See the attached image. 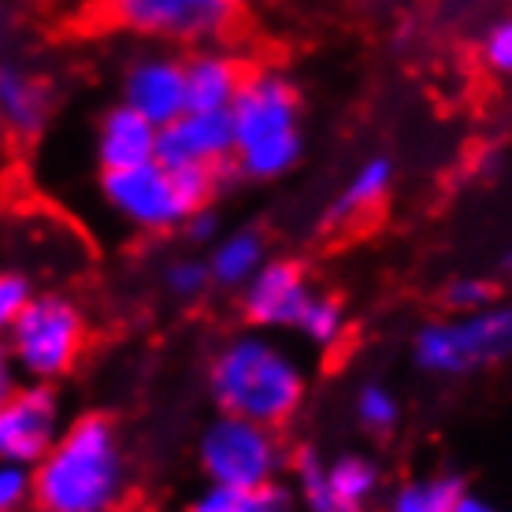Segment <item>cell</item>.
<instances>
[{
	"instance_id": "obj_30",
	"label": "cell",
	"mask_w": 512,
	"mask_h": 512,
	"mask_svg": "<svg viewBox=\"0 0 512 512\" xmlns=\"http://www.w3.org/2000/svg\"><path fill=\"white\" fill-rule=\"evenodd\" d=\"M15 386H19V372H15L12 357H8V349H4V342H0V401L12 394Z\"/></svg>"
},
{
	"instance_id": "obj_17",
	"label": "cell",
	"mask_w": 512,
	"mask_h": 512,
	"mask_svg": "<svg viewBox=\"0 0 512 512\" xmlns=\"http://www.w3.org/2000/svg\"><path fill=\"white\" fill-rule=\"evenodd\" d=\"M390 190H394V164L386 156H368L338 186V193L327 205V219L331 223H357V219L372 216Z\"/></svg>"
},
{
	"instance_id": "obj_1",
	"label": "cell",
	"mask_w": 512,
	"mask_h": 512,
	"mask_svg": "<svg viewBox=\"0 0 512 512\" xmlns=\"http://www.w3.org/2000/svg\"><path fill=\"white\" fill-rule=\"evenodd\" d=\"M30 472L34 512H116L130 487L119 427L101 412L67 420L64 435Z\"/></svg>"
},
{
	"instance_id": "obj_26",
	"label": "cell",
	"mask_w": 512,
	"mask_h": 512,
	"mask_svg": "<svg viewBox=\"0 0 512 512\" xmlns=\"http://www.w3.org/2000/svg\"><path fill=\"white\" fill-rule=\"evenodd\" d=\"M498 301L494 294V282L483 279V275H457V279L446 286V305L449 312H475V308Z\"/></svg>"
},
{
	"instance_id": "obj_14",
	"label": "cell",
	"mask_w": 512,
	"mask_h": 512,
	"mask_svg": "<svg viewBox=\"0 0 512 512\" xmlns=\"http://www.w3.org/2000/svg\"><path fill=\"white\" fill-rule=\"evenodd\" d=\"M56 112V90L38 67L23 60H0V130L15 141L45 134Z\"/></svg>"
},
{
	"instance_id": "obj_8",
	"label": "cell",
	"mask_w": 512,
	"mask_h": 512,
	"mask_svg": "<svg viewBox=\"0 0 512 512\" xmlns=\"http://www.w3.org/2000/svg\"><path fill=\"white\" fill-rule=\"evenodd\" d=\"M197 468L216 487H271L290 468L279 427L216 412L197 435Z\"/></svg>"
},
{
	"instance_id": "obj_10",
	"label": "cell",
	"mask_w": 512,
	"mask_h": 512,
	"mask_svg": "<svg viewBox=\"0 0 512 512\" xmlns=\"http://www.w3.org/2000/svg\"><path fill=\"white\" fill-rule=\"evenodd\" d=\"M64 427V397L56 394V386L19 379V386L0 401V461L34 468L56 446Z\"/></svg>"
},
{
	"instance_id": "obj_11",
	"label": "cell",
	"mask_w": 512,
	"mask_h": 512,
	"mask_svg": "<svg viewBox=\"0 0 512 512\" xmlns=\"http://www.w3.org/2000/svg\"><path fill=\"white\" fill-rule=\"evenodd\" d=\"M242 316L253 331H297V323L305 316L308 301L316 297V286L308 279L305 264L275 256L264 260V268L245 282L242 290Z\"/></svg>"
},
{
	"instance_id": "obj_12",
	"label": "cell",
	"mask_w": 512,
	"mask_h": 512,
	"mask_svg": "<svg viewBox=\"0 0 512 512\" xmlns=\"http://www.w3.org/2000/svg\"><path fill=\"white\" fill-rule=\"evenodd\" d=\"M119 104L134 108L153 127H167L186 112V56L145 49L130 56L119 75Z\"/></svg>"
},
{
	"instance_id": "obj_32",
	"label": "cell",
	"mask_w": 512,
	"mask_h": 512,
	"mask_svg": "<svg viewBox=\"0 0 512 512\" xmlns=\"http://www.w3.org/2000/svg\"><path fill=\"white\" fill-rule=\"evenodd\" d=\"M505 264H509V268H512V245H509V253H505Z\"/></svg>"
},
{
	"instance_id": "obj_29",
	"label": "cell",
	"mask_w": 512,
	"mask_h": 512,
	"mask_svg": "<svg viewBox=\"0 0 512 512\" xmlns=\"http://www.w3.org/2000/svg\"><path fill=\"white\" fill-rule=\"evenodd\" d=\"M449 512H501V509L490 498H483V494H475V490L464 487L461 498L453 501V509H449Z\"/></svg>"
},
{
	"instance_id": "obj_31",
	"label": "cell",
	"mask_w": 512,
	"mask_h": 512,
	"mask_svg": "<svg viewBox=\"0 0 512 512\" xmlns=\"http://www.w3.org/2000/svg\"><path fill=\"white\" fill-rule=\"evenodd\" d=\"M4 19H8V15H4V0H0V38H4Z\"/></svg>"
},
{
	"instance_id": "obj_19",
	"label": "cell",
	"mask_w": 512,
	"mask_h": 512,
	"mask_svg": "<svg viewBox=\"0 0 512 512\" xmlns=\"http://www.w3.org/2000/svg\"><path fill=\"white\" fill-rule=\"evenodd\" d=\"M186 512H297V501L286 483H271V487L256 490L208 483L201 494H193Z\"/></svg>"
},
{
	"instance_id": "obj_3",
	"label": "cell",
	"mask_w": 512,
	"mask_h": 512,
	"mask_svg": "<svg viewBox=\"0 0 512 512\" xmlns=\"http://www.w3.org/2000/svg\"><path fill=\"white\" fill-rule=\"evenodd\" d=\"M231 171L245 182L286 179L305 156L301 90L279 67H249L242 90L227 108Z\"/></svg>"
},
{
	"instance_id": "obj_28",
	"label": "cell",
	"mask_w": 512,
	"mask_h": 512,
	"mask_svg": "<svg viewBox=\"0 0 512 512\" xmlns=\"http://www.w3.org/2000/svg\"><path fill=\"white\" fill-rule=\"evenodd\" d=\"M182 231H186V238H190L193 245H212L219 238V219L212 216V208H201V212H193L190 219H186V227H182Z\"/></svg>"
},
{
	"instance_id": "obj_20",
	"label": "cell",
	"mask_w": 512,
	"mask_h": 512,
	"mask_svg": "<svg viewBox=\"0 0 512 512\" xmlns=\"http://www.w3.org/2000/svg\"><path fill=\"white\" fill-rule=\"evenodd\" d=\"M461 490L464 483L453 472L416 475V479H405L401 487H394L383 512H449L453 501L461 498Z\"/></svg>"
},
{
	"instance_id": "obj_22",
	"label": "cell",
	"mask_w": 512,
	"mask_h": 512,
	"mask_svg": "<svg viewBox=\"0 0 512 512\" xmlns=\"http://www.w3.org/2000/svg\"><path fill=\"white\" fill-rule=\"evenodd\" d=\"M353 416H357L360 431L375 438H386L397 431L401 423V401L386 383H360L353 394Z\"/></svg>"
},
{
	"instance_id": "obj_9",
	"label": "cell",
	"mask_w": 512,
	"mask_h": 512,
	"mask_svg": "<svg viewBox=\"0 0 512 512\" xmlns=\"http://www.w3.org/2000/svg\"><path fill=\"white\" fill-rule=\"evenodd\" d=\"M290 475L301 512H372L383 494V468L368 453L323 457L316 449H301Z\"/></svg>"
},
{
	"instance_id": "obj_4",
	"label": "cell",
	"mask_w": 512,
	"mask_h": 512,
	"mask_svg": "<svg viewBox=\"0 0 512 512\" xmlns=\"http://www.w3.org/2000/svg\"><path fill=\"white\" fill-rule=\"evenodd\" d=\"M219 190L216 171L201 167H175L160 156L123 171H101L104 208L141 234H171L182 231L193 212L208 208Z\"/></svg>"
},
{
	"instance_id": "obj_24",
	"label": "cell",
	"mask_w": 512,
	"mask_h": 512,
	"mask_svg": "<svg viewBox=\"0 0 512 512\" xmlns=\"http://www.w3.org/2000/svg\"><path fill=\"white\" fill-rule=\"evenodd\" d=\"M38 294L30 275L19 268H0V342L8 338V331L15 327L19 312L30 305V297Z\"/></svg>"
},
{
	"instance_id": "obj_27",
	"label": "cell",
	"mask_w": 512,
	"mask_h": 512,
	"mask_svg": "<svg viewBox=\"0 0 512 512\" xmlns=\"http://www.w3.org/2000/svg\"><path fill=\"white\" fill-rule=\"evenodd\" d=\"M479 52H483V64H487L490 71L512 75V15H505V19L487 26Z\"/></svg>"
},
{
	"instance_id": "obj_25",
	"label": "cell",
	"mask_w": 512,
	"mask_h": 512,
	"mask_svg": "<svg viewBox=\"0 0 512 512\" xmlns=\"http://www.w3.org/2000/svg\"><path fill=\"white\" fill-rule=\"evenodd\" d=\"M34 509V472L23 464L0 461V512Z\"/></svg>"
},
{
	"instance_id": "obj_5",
	"label": "cell",
	"mask_w": 512,
	"mask_h": 512,
	"mask_svg": "<svg viewBox=\"0 0 512 512\" xmlns=\"http://www.w3.org/2000/svg\"><path fill=\"white\" fill-rule=\"evenodd\" d=\"M512 360V301L449 312L412 334V364L435 379H461Z\"/></svg>"
},
{
	"instance_id": "obj_2",
	"label": "cell",
	"mask_w": 512,
	"mask_h": 512,
	"mask_svg": "<svg viewBox=\"0 0 512 512\" xmlns=\"http://www.w3.org/2000/svg\"><path fill=\"white\" fill-rule=\"evenodd\" d=\"M208 394L219 412L286 427L308 394L301 357L268 331L231 334L208 360Z\"/></svg>"
},
{
	"instance_id": "obj_18",
	"label": "cell",
	"mask_w": 512,
	"mask_h": 512,
	"mask_svg": "<svg viewBox=\"0 0 512 512\" xmlns=\"http://www.w3.org/2000/svg\"><path fill=\"white\" fill-rule=\"evenodd\" d=\"M264 260H268V242L253 227H238V231L219 234L216 242L208 245L205 256L212 286H223V290H242L245 282L264 268Z\"/></svg>"
},
{
	"instance_id": "obj_21",
	"label": "cell",
	"mask_w": 512,
	"mask_h": 512,
	"mask_svg": "<svg viewBox=\"0 0 512 512\" xmlns=\"http://www.w3.org/2000/svg\"><path fill=\"white\" fill-rule=\"evenodd\" d=\"M297 334H301L305 346H312V349H338L349 334L346 305H342L338 297L316 290V297L308 301L305 316H301V323H297Z\"/></svg>"
},
{
	"instance_id": "obj_15",
	"label": "cell",
	"mask_w": 512,
	"mask_h": 512,
	"mask_svg": "<svg viewBox=\"0 0 512 512\" xmlns=\"http://www.w3.org/2000/svg\"><path fill=\"white\" fill-rule=\"evenodd\" d=\"M249 64L227 45H205L186 56V108L227 112L242 90Z\"/></svg>"
},
{
	"instance_id": "obj_16",
	"label": "cell",
	"mask_w": 512,
	"mask_h": 512,
	"mask_svg": "<svg viewBox=\"0 0 512 512\" xmlns=\"http://www.w3.org/2000/svg\"><path fill=\"white\" fill-rule=\"evenodd\" d=\"M156 141H160V127H153L127 104H112L93 127V156L101 171H123V167L156 160Z\"/></svg>"
},
{
	"instance_id": "obj_23",
	"label": "cell",
	"mask_w": 512,
	"mask_h": 512,
	"mask_svg": "<svg viewBox=\"0 0 512 512\" xmlns=\"http://www.w3.org/2000/svg\"><path fill=\"white\" fill-rule=\"evenodd\" d=\"M208 286H212V275L201 256H179L164 268V290L175 301H197L208 294Z\"/></svg>"
},
{
	"instance_id": "obj_6",
	"label": "cell",
	"mask_w": 512,
	"mask_h": 512,
	"mask_svg": "<svg viewBox=\"0 0 512 512\" xmlns=\"http://www.w3.org/2000/svg\"><path fill=\"white\" fill-rule=\"evenodd\" d=\"M90 342V323L75 297L60 290H41L19 312L15 327L4 338L15 372L26 383H60L78 368Z\"/></svg>"
},
{
	"instance_id": "obj_7",
	"label": "cell",
	"mask_w": 512,
	"mask_h": 512,
	"mask_svg": "<svg viewBox=\"0 0 512 512\" xmlns=\"http://www.w3.org/2000/svg\"><path fill=\"white\" fill-rule=\"evenodd\" d=\"M245 0H101L104 23L164 49L223 45L242 23Z\"/></svg>"
},
{
	"instance_id": "obj_13",
	"label": "cell",
	"mask_w": 512,
	"mask_h": 512,
	"mask_svg": "<svg viewBox=\"0 0 512 512\" xmlns=\"http://www.w3.org/2000/svg\"><path fill=\"white\" fill-rule=\"evenodd\" d=\"M156 156L175 167L201 171H231V119L227 112H193L186 108L179 119L160 127Z\"/></svg>"
}]
</instances>
